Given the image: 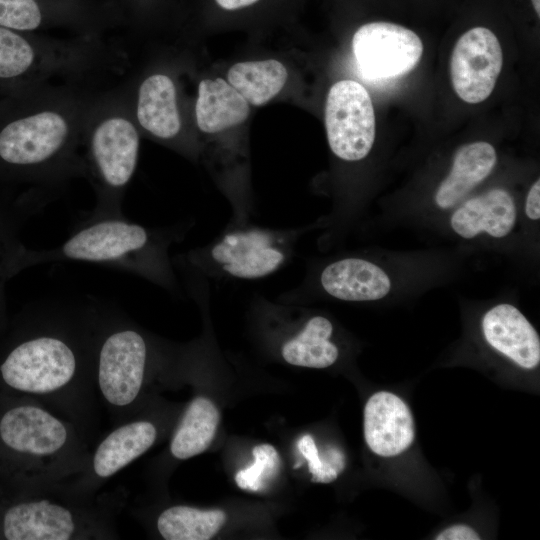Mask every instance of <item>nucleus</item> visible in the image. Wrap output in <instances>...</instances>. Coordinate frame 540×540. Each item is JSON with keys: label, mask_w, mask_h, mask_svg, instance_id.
<instances>
[{"label": "nucleus", "mask_w": 540, "mask_h": 540, "mask_svg": "<svg viewBox=\"0 0 540 540\" xmlns=\"http://www.w3.org/2000/svg\"><path fill=\"white\" fill-rule=\"evenodd\" d=\"M364 438L370 450L379 456L403 453L415 439L409 406L392 392L374 393L364 408Z\"/></svg>", "instance_id": "14"}, {"label": "nucleus", "mask_w": 540, "mask_h": 540, "mask_svg": "<svg viewBox=\"0 0 540 540\" xmlns=\"http://www.w3.org/2000/svg\"><path fill=\"white\" fill-rule=\"evenodd\" d=\"M157 437V426L149 419L133 416L116 424L90 451L83 471L62 487L80 496H95L107 480L147 452Z\"/></svg>", "instance_id": "10"}, {"label": "nucleus", "mask_w": 540, "mask_h": 540, "mask_svg": "<svg viewBox=\"0 0 540 540\" xmlns=\"http://www.w3.org/2000/svg\"><path fill=\"white\" fill-rule=\"evenodd\" d=\"M181 227L148 228L125 216L83 219L61 245L24 255L31 264L81 261L113 266L139 275L169 291L177 287L170 246Z\"/></svg>", "instance_id": "4"}, {"label": "nucleus", "mask_w": 540, "mask_h": 540, "mask_svg": "<svg viewBox=\"0 0 540 540\" xmlns=\"http://www.w3.org/2000/svg\"><path fill=\"white\" fill-rule=\"evenodd\" d=\"M525 214L532 221L540 218V181L537 179L530 187L525 199Z\"/></svg>", "instance_id": "28"}, {"label": "nucleus", "mask_w": 540, "mask_h": 540, "mask_svg": "<svg viewBox=\"0 0 540 540\" xmlns=\"http://www.w3.org/2000/svg\"><path fill=\"white\" fill-rule=\"evenodd\" d=\"M258 0H216L218 5L226 10L240 9L250 6Z\"/></svg>", "instance_id": "29"}, {"label": "nucleus", "mask_w": 540, "mask_h": 540, "mask_svg": "<svg viewBox=\"0 0 540 540\" xmlns=\"http://www.w3.org/2000/svg\"><path fill=\"white\" fill-rule=\"evenodd\" d=\"M124 492L84 497L62 486L25 490L0 517L7 540H106L118 538L116 520L125 505Z\"/></svg>", "instance_id": "6"}, {"label": "nucleus", "mask_w": 540, "mask_h": 540, "mask_svg": "<svg viewBox=\"0 0 540 540\" xmlns=\"http://www.w3.org/2000/svg\"><path fill=\"white\" fill-rule=\"evenodd\" d=\"M253 457L252 465L240 470L235 476V481L241 489L259 491L269 479L277 474L280 458L276 449L270 444L254 447Z\"/></svg>", "instance_id": "26"}, {"label": "nucleus", "mask_w": 540, "mask_h": 540, "mask_svg": "<svg viewBox=\"0 0 540 540\" xmlns=\"http://www.w3.org/2000/svg\"><path fill=\"white\" fill-rule=\"evenodd\" d=\"M287 77L285 66L275 59L239 62L227 73L228 83L254 106L273 99L284 87Z\"/></svg>", "instance_id": "22"}, {"label": "nucleus", "mask_w": 540, "mask_h": 540, "mask_svg": "<svg viewBox=\"0 0 540 540\" xmlns=\"http://www.w3.org/2000/svg\"><path fill=\"white\" fill-rule=\"evenodd\" d=\"M517 221L513 196L504 188H493L459 203L450 216V227L464 239L486 234L508 236Z\"/></svg>", "instance_id": "16"}, {"label": "nucleus", "mask_w": 540, "mask_h": 540, "mask_svg": "<svg viewBox=\"0 0 540 540\" xmlns=\"http://www.w3.org/2000/svg\"><path fill=\"white\" fill-rule=\"evenodd\" d=\"M99 88L64 82L28 89L21 110L0 128V161L58 193L85 177L82 131Z\"/></svg>", "instance_id": "2"}, {"label": "nucleus", "mask_w": 540, "mask_h": 540, "mask_svg": "<svg viewBox=\"0 0 540 540\" xmlns=\"http://www.w3.org/2000/svg\"><path fill=\"white\" fill-rule=\"evenodd\" d=\"M503 65L497 36L488 28L469 29L457 40L451 55L454 91L464 102L476 104L492 93Z\"/></svg>", "instance_id": "13"}, {"label": "nucleus", "mask_w": 540, "mask_h": 540, "mask_svg": "<svg viewBox=\"0 0 540 540\" xmlns=\"http://www.w3.org/2000/svg\"><path fill=\"white\" fill-rule=\"evenodd\" d=\"M238 227L227 231L206 250L187 254V262L199 268L213 264L227 276L239 279L266 277L286 262L290 245L284 233Z\"/></svg>", "instance_id": "8"}, {"label": "nucleus", "mask_w": 540, "mask_h": 540, "mask_svg": "<svg viewBox=\"0 0 540 540\" xmlns=\"http://www.w3.org/2000/svg\"><path fill=\"white\" fill-rule=\"evenodd\" d=\"M49 21L45 2L40 0H0V27L32 32L46 27Z\"/></svg>", "instance_id": "24"}, {"label": "nucleus", "mask_w": 540, "mask_h": 540, "mask_svg": "<svg viewBox=\"0 0 540 540\" xmlns=\"http://www.w3.org/2000/svg\"><path fill=\"white\" fill-rule=\"evenodd\" d=\"M91 439L73 421L27 399L0 412V446L25 490L65 485L85 468Z\"/></svg>", "instance_id": "3"}, {"label": "nucleus", "mask_w": 540, "mask_h": 540, "mask_svg": "<svg viewBox=\"0 0 540 540\" xmlns=\"http://www.w3.org/2000/svg\"><path fill=\"white\" fill-rule=\"evenodd\" d=\"M249 112V103L224 79L199 82L195 119L200 131L212 134L235 127L248 118Z\"/></svg>", "instance_id": "19"}, {"label": "nucleus", "mask_w": 540, "mask_h": 540, "mask_svg": "<svg viewBox=\"0 0 540 540\" xmlns=\"http://www.w3.org/2000/svg\"><path fill=\"white\" fill-rule=\"evenodd\" d=\"M151 343L123 313L100 305L94 383L114 425L133 417L151 362Z\"/></svg>", "instance_id": "7"}, {"label": "nucleus", "mask_w": 540, "mask_h": 540, "mask_svg": "<svg viewBox=\"0 0 540 540\" xmlns=\"http://www.w3.org/2000/svg\"><path fill=\"white\" fill-rule=\"evenodd\" d=\"M131 115L140 131L175 143L183 135V118L177 84L169 73L150 69L122 82Z\"/></svg>", "instance_id": "12"}, {"label": "nucleus", "mask_w": 540, "mask_h": 540, "mask_svg": "<svg viewBox=\"0 0 540 540\" xmlns=\"http://www.w3.org/2000/svg\"><path fill=\"white\" fill-rule=\"evenodd\" d=\"M534 11L536 12L537 17L540 16V0H531Z\"/></svg>", "instance_id": "30"}, {"label": "nucleus", "mask_w": 540, "mask_h": 540, "mask_svg": "<svg viewBox=\"0 0 540 540\" xmlns=\"http://www.w3.org/2000/svg\"><path fill=\"white\" fill-rule=\"evenodd\" d=\"M361 74L368 80H387L412 71L423 54V43L412 30L391 22L362 25L352 39Z\"/></svg>", "instance_id": "11"}, {"label": "nucleus", "mask_w": 540, "mask_h": 540, "mask_svg": "<svg viewBox=\"0 0 540 540\" xmlns=\"http://www.w3.org/2000/svg\"><path fill=\"white\" fill-rule=\"evenodd\" d=\"M437 540H479V534L470 526L459 524L443 530Z\"/></svg>", "instance_id": "27"}, {"label": "nucleus", "mask_w": 540, "mask_h": 540, "mask_svg": "<svg viewBox=\"0 0 540 540\" xmlns=\"http://www.w3.org/2000/svg\"><path fill=\"white\" fill-rule=\"evenodd\" d=\"M100 304H43L25 334L0 362L12 392L76 423L93 440L99 421L94 351Z\"/></svg>", "instance_id": "1"}, {"label": "nucleus", "mask_w": 540, "mask_h": 540, "mask_svg": "<svg viewBox=\"0 0 540 540\" xmlns=\"http://www.w3.org/2000/svg\"><path fill=\"white\" fill-rule=\"evenodd\" d=\"M297 447L308 463L313 482H332L345 467L344 455L339 449L331 447L321 456L310 434L302 436L297 442Z\"/></svg>", "instance_id": "25"}, {"label": "nucleus", "mask_w": 540, "mask_h": 540, "mask_svg": "<svg viewBox=\"0 0 540 540\" xmlns=\"http://www.w3.org/2000/svg\"><path fill=\"white\" fill-rule=\"evenodd\" d=\"M220 420L214 403L195 397L184 411L170 441L173 458L186 460L206 451L211 445Z\"/></svg>", "instance_id": "20"}, {"label": "nucleus", "mask_w": 540, "mask_h": 540, "mask_svg": "<svg viewBox=\"0 0 540 540\" xmlns=\"http://www.w3.org/2000/svg\"><path fill=\"white\" fill-rule=\"evenodd\" d=\"M333 325L323 316L307 320L304 327L281 347L283 359L295 366L326 368L333 365L339 356L337 346L330 340Z\"/></svg>", "instance_id": "21"}, {"label": "nucleus", "mask_w": 540, "mask_h": 540, "mask_svg": "<svg viewBox=\"0 0 540 540\" xmlns=\"http://www.w3.org/2000/svg\"><path fill=\"white\" fill-rule=\"evenodd\" d=\"M141 133L131 115L122 83L99 88L82 131L85 177L95 193L84 219L123 216L122 203L139 159Z\"/></svg>", "instance_id": "5"}, {"label": "nucleus", "mask_w": 540, "mask_h": 540, "mask_svg": "<svg viewBox=\"0 0 540 540\" xmlns=\"http://www.w3.org/2000/svg\"><path fill=\"white\" fill-rule=\"evenodd\" d=\"M325 128L331 151L354 162L364 159L375 140V113L366 88L354 80H341L329 89Z\"/></svg>", "instance_id": "9"}, {"label": "nucleus", "mask_w": 540, "mask_h": 540, "mask_svg": "<svg viewBox=\"0 0 540 540\" xmlns=\"http://www.w3.org/2000/svg\"><path fill=\"white\" fill-rule=\"evenodd\" d=\"M225 522L226 514L220 509L173 505L158 515L156 529L166 540H208Z\"/></svg>", "instance_id": "23"}, {"label": "nucleus", "mask_w": 540, "mask_h": 540, "mask_svg": "<svg viewBox=\"0 0 540 540\" xmlns=\"http://www.w3.org/2000/svg\"><path fill=\"white\" fill-rule=\"evenodd\" d=\"M320 284L328 295L350 302L380 300L391 290L390 277L383 268L357 257L328 264L320 274Z\"/></svg>", "instance_id": "17"}, {"label": "nucleus", "mask_w": 540, "mask_h": 540, "mask_svg": "<svg viewBox=\"0 0 540 540\" xmlns=\"http://www.w3.org/2000/svg\"><path fill=\"white\" fill-rule=\"evenodd\" d=\"M484 339L494 350L524 369L540 363V339L537 331L514 305L500 303L483 315Z\"/></svg>", "instance_id": "15"}, {"label": "nucleus", "mask_w": 540, "mask_h": 540, "mask_svg": "<svg viewBox=\"0 0 540 540\" xmlns=\"http://www.w3.org/2000/svg\"><path fill=\"white\" fill-rule=\"evenodd\" d=\"M496 163V150L488 142L477 141L461 146L454 155L448 175L436 189V206L448 210L458 205L490 175Z\"/></svg>", "instance_id": "18"}]
</instances>
